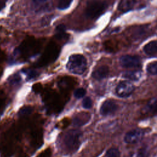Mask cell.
Here are the masks:
<instances>
[{
  "instance_id": "6da1fadb",
  "label": "cell",
  "mask_w": 157,
  "mask_h": 157,
  "mask_svg": "<svg viewBox=\"0 0 157 157\" xmlns=\"http://www.w3.org/2000/svg\"><path fill=\"white\" fill-rule=\"evenodd\" d=\"M86 59L84 56L80 54H74L70 56L67 68L74 74H82L86 69Z\"/></svg>"
},
{
  "instance_id": "7a4b0ae2",
  "label": "cell",
  "mask_w": 157,
  "mask_h": 157,
  "mask_svg": "<svg viewBox=\"0 0 157 157\" xmlns=\"http://www.w3.org/2000/svg\"><path fill=\"white\" fill-rule=\"evenodd\" d=\"M80 136L81 132L78 130L71 129L67 131L63 139L66 150L71 152L75 151L80 145Z\"/></svg>"
},
{
  "instance_id": "3957f363",
  "label": "cell",
  "mask_w": 157,
  "mask_h": 157,
  "mask_svg": "<svg viewBox=\"0 0 157 157\" xmlns=\"http://www.w3.org/2000/svg\"><path fill=\"white\" fill-rule=\"evenodd\" d=\"M107 7V4L102 1H90L86 3L85 9L86 16L91 19H94L102 14Z\"/></svg>"
},
{
  "instance_id": "277c9868",
  "label": "cell",
  "mask_w": 157,
  "mask_h": 157,
  "mask_svg": "<svg viewBox=\"0 0 157 157\" xmlns=\"http://www.w3.org/2000/svg\"><path fill=\"white\" fill-rule=\"evenodd\" d=\"M134 90V85L128 81L121 82L116 88V93L120 97H127Z\"/></svg>"
},
{
  "instance_id": "5b68a950",
  "label": "cell",
  "mask_w": 157,
  "mask_h": 157,
  "mask_svg": "<svg viewBox=\"0 0 157 157\" xmlns=\"http://www.w3.org/2000/svg\"><path fill=\"white\" fill-rule=\"evenodd\" d=\"M120 63L124 67H136L140 66V59L137 56L125 55L120 57Z\"/></svg>"
},
{
  "instance_id": "8992f818",
  "label": "cell",
  "mask_w": 157,
  "mask_h": 157,
  "mask_svg": "<svg viewBox=\"0 0 157 157\" xmlns=\"http://www.w3.org/2000/svg\"><path fill=\"white\" fill-rule=\"evenodd\" d=\"M144 136V132L141 129H135L128 132L124 137L127 144H135L139 142Z\"/></svg>"
},
{
  "instance_id": "52a82bcc",
  "label": "cell",
  "mask_w": 157,
  "mask_h": 157,
  "mask_svg": "<svg viewBox=\"0 0 157 157\" xmlns=\"http://www.w3.org/2000/svg\"><path fill=\"white\" fill-rule=\"evenodd\" d=\"M118 109V105L112 100L108 99L105 101L101 106L100 113L106 116L114 113Z\"/></svg>"
},
{
  "instance_id": "ba28073f",
  "label": "cell",
  "mask_w": 157,
  "mask_h": 157,
  "mask_svg": "<svg viewBox=\"0 0 157 157\" xmlns=\"http://www.w3.org/2000/svg\"><path fill=\"white\" fill-rule=\"evenodd\" d=\"M90 115L86 112H82L76 115L73 119V123L75 126H83L90 120Z\"/></svg>"
},
{
  "instance_id": "9c48e42d",
  "label": "cell",
  "mask_w": 157,
  "mask_h": 157,
  "mask_svg": "<svg viewBox=\"0 0 157 157\" xmlns=\"http://www.w3.org/2000/svg\"><path fill=\"white\" fill-rule=\"evenodd\" d=\"M109 72V69L107 66H101L93 72L92 77L96 80H102L108 75Z\"/></svg>"
},
{
  "instance_id": "30bf717a",
  "label": "cell",
  "mask_w": 157,
  "mask_h": 157,
  "mask_svg": "<svg viewBox=\"0 0 157 157\" xmlns=\"http://www.w3.org/2000/svg\"><path fill=\"white\" fill-rule=\"evenodd\" d=\"M157 110V98L151 99L144 107L142 112L144 113H153Z\"/></svg>"
},
{
  "instance_id": "8fae6325",
  "label": "cell",
  "mask_w": 157,
  "mask_h": 157,
  "mask_svg": "<svg viewBox=\"0 0 157 157\" xmlns=\"http://www.w3.org/2000/svg\"><path fill=\"white\" fill-rule=\"evenodd\" d=\"M137 2L136 1L131 0H123L120 2L118 9L119 10L122 12H126L131 10L134 6L135 4Z\"/></svg>"
},
{
  "instance_id": "7c38bea8",
  "label": "cell",
  "mask_w": 157,
  "mask_h": 157,
  "mask_svg": "<svg viewBox=\"0 0 157 157\" xmlns=\"http://www.w3.org/2000/svg\"><path fill=\"white\" fill-rule=\"evenodd\" d=\"M144 51L147 55H152L157 53V41L153 40L147 43L144 47Z\"/></svg>"
},
{
  "instance_id": "4fadbf2b",
  "label": "cell",
  "mask_w": 157,
  "mask_h": 157,
  "mask_svg": "<svg viewBox=\"0 0 157 157\" xmlns=\"http://www.w3.org/2000/svg\"><path fill=\"white\" fill-rule=\"evenodd\" d=\"M141 76V72L140 71H127L123 74V77L130 79L131 80H137Z\"/></svg>"
},
{
  "instance_id": "5bb4252c",
  "label": "cell",
  "mask_w": 157,
  "mask_h": 157,
  "mask_svg": "<svg viewBox=\"0 0 157 157\" xmlns=\"http://www.w3.org/2000/svg\"><path fill=\"white\" fill-rule=\"evenodd\" d=\"M33 3L36 12H40L46 9L49 6L48 4V2L46 1H33Z\"/></svg>"
},
{
  "instance_id": "9a60e30c",
  "label": "cell",
  "mask_w": 157,
  "mask_h": 157,
  "mask_svg": "<svg viewBox=\"0 0 157 157\" xmlns=\"http://www.w3.org/2000/svg\"><path fill=\"white\" fill-rule=\"evenodd\" d=\"M147 71L152 75H157V61L149 63L147 66Z\"/></svg>"
},
{
  "instance_id": "2e32d148",
  "label": "cell",
  "mask_w": 157,
  "mask_h": 157,
  "mask_svg": "<svg viewBox=\"0 0 157 157\" xmlns=\"http://www.w3.org/2000/svg\"><path fill=\"white\" fill-rule=\"evenodd\" d=\"M120 151L117 148H111L106 153V157H120Z\"/></svg>"
},
{
  "instance_id": "e0dca14e",
  "label": "cell",
  "mask_w": 157,
  "mask_h": 157,
  "mask_svg": "<svg viewBox=\"0 0 157 157\" xmlns=\"http://www.w3.org/2000/svg\"><path fill=\"white\" fill-rule=\"evenodd\" d=\"M33 111V109L31 107L29 106H26L24 107H22L18 112V115L20 117L28 115L31 113Z\"/></svg>"
},
{
  "instance_id": "ac0fdd59",
  "label": "cell",
  "mask_w": 157,
  "mask_h": 157,
  "mask_svg": "<svg viewBox=\"0 0 157 157\" xmlns=\"http://www.w3.org/2000/svg\"><path fill=\"white\" fill-rule=\"evenodd\" d=\"M71 3H72V1L61 0L58 2L57 7L60 10H64V9L68 8L70 6V4Z\"/></svg>"
},
{
  "instance_id": "d6986e66",
  "label": "cell",
  "mask_w": 157,
  "mask_h": 157,
  "mask_svg": "<svg viewBox=\"0 0 157 157\" xmlns=\"http://www.w3.org/2000/svg\"><path fill=\"white\" fill-rule=\"evenodd\" d=\"M149 156V151L147 147H143L139 149L136 157H148Z\"/></svg>"
},
{
  "instance_id": "ffe728a7",
  "label": "cell",
  "mask_w": 157,
  "mask_h": 157,
  "mask_svg": "<svg viewBox=\"0 0 157 157\" xmlns=\"http://www.w3.org/2000/svg\"><path fill=\"white\" fill-rule=\"evenodd\" d=\"M56 32V36L58 37H62L65 34V31H66V26L63 25H59L56 27L55 29Z\"/></svg>"
},
{
  "instance_id": "44dd1931",
  "label": "cell",
  "mask_w": 157,
  "mask_h": 157,
  "mask_svg": "<svg viewBox=\"0 0 157 157\" xmlns=\"http://www.w3.org/2000/svg\"><path fill=\"white\" fill-rule=\"evenodd\" d=\"M86 93V91L84 88H77L75 91H74V96L77 98V99H80L83 98L85 94Z\"/></svg>"
},
{
  "instance_id": "7402d4cb",
  "label": "cell",
  "mask_w": 157,
  "mask_h": 157,
  "mask_svg": "<svg viewBox=\"0 0 157 157\" xmlns=\"http://www.w3.org/2000/svg\"><path fill=\"white\" fill-rule=\"evenodd\" d=\"M82 106L85 109H90L92 106V101L90 97H86L82 101Z\"/></svg>"
},
{
  "instance_id": "603a6c76",
  "label": "cell",
  "mask_w": 157,
  "mask_h": 157,
  "mask_svg": "<svg viewBox=\"0 0 157 157\" xmlns=\"http://www.w3.org/2000/svg\"><path fill=\"white\" fill-rule=\"evenodd\" d=\"M20 80H21V77H20V75L15 74L10 77V78L9 80V82L10 84L14 85V84H17V83H19L20 82Z\"/></svg>"
},
{
  "instance_id": "cb8c5ba5",
  "label": "cell",
  "mask_w": 157,
  "mask_h": 157,
  "mask_svg": "<svg viewBox=\"0 0 157 157\" xmlns=\"http://www.w3.org/2000/svg\"><path fill=\"white\" fill-rule=\"evenodd\" d=\"M51 156V151L50 149H46L45 151L42 152L37 157H50Z\"/></svg>"
},
{
  "instance_id": "d4e9b609",
  "label": "cell",
  "mask_w": 157,
  "mask_h": 157,
  "mask_svg": "<svg viewBox=\"0 0 157 157\" xmlns=\"http://www.w3.org/2000/svg\"><path fill=\"white\" fill-rule=\"evenodd\" d=\"M37 74V72L35 71H30L29 72H28V79H31L34 77H35Z\"/></svg>"
},
{
  "instance_id": "484cf974",
  "label": "cell",
  "mask_w": 157,
  "mask_h": 157,
  "mask_svg": "<svg viewBox=\"0 0 157 157\" xmlns=\"http://www.w3.org/2000/svg\"><path fill=\"white\" fill-rule=\"evenodd\" d=\"M6 6V2L3 1H0V11L4 8Z\"/></svg>"
},
{
  "instance_id": "4316f807",
  "label": "cell",
  "mask_w": 157,
  "mask_h": 157,
  "mask_svg": "<svg viewBox=\"0 0 157 157\" xmlns=\"http://www.w3.org/2000/svg\"><path fill=\"white\" fill-rule=\"evenodd\" d=\"M2 101L1 100H0V106L2 105Z\"/></svg>"
}]
</instances>
